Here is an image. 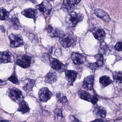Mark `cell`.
I'll return each instance as SVG.
<instances>
[{"instance_id": "cell-1", "label": "cell", "mask_w": 122, "mask_h": 122, "mask_svg": "<svg viewBox=\"0 0 122 122\" xmlns=\"http://www.w3.org/2000/svg\"><path fill=\"white\" fill-rule=\"evenodd\" d=\"M84 18L83 15L76 12H71L66 16L65 22L68 27L73 28L75 27L78 23L83 20Z\"/></svg>"}, {"instance_id": "cell-2", "label": "cell", "mask_w": 122, "mask_h": 122, "mask_svg": "<svg viewBox=\"0 0 122 122\" xmlns=\"http://www.w3.org/2000/svg\"><path fill=\"white\" fill-rule=\"evenodd\" d=\"M61 45L65 48L70 47L75 45L77 42V38L72 32L64 34L59 39Z\"/></svg>"}, {"instance_id": "cell-3", "label": "cell", "mask_w": 122, "mask_h": 122, "mask_svg": "<svg viewBox=\"0 0 122 122\" xmlns=\"http://www.w3.org/2000/svg\"><path fill=\"white\" fill-rule=\"evenodd\" d=\"M37 10L39 11L45 17H47L50 14L52 6L48 1L44 0L41 4L37 5Z\"/></svg>"}, {"instance_id": "cell-4", "label": "cell", "mask_w": 122, "mask_h": 122, "mask_svg": "<svg viewBox=\"0 0 122 122\" xmlns=\"http://www.w3.org/2000/svg\"><path fill=\"white\" fill-rule=\"evenodd\" d=\"M32 58L27 55H20L17 56L16 61L17 65L23 68H27L30 66Z\"/></svg>"}, {"instance_id": "cell-5", "label": "cell", "mask_w": 122, "mask_h": 122, "mask_svg": "<svg viewBox=\"0 0 122 122\" xmlns=\"http://www.w3.org/2000/svg\"><path fill=\"white\" fill-rule=\"evenodd\" d=\"M9 97L15 102L20 103L23 100V96L22 92L15 88H10L8 91Z\"/></svg>"}, {"instance_id": "cell-6", "label": "cell", "mask_w": 122, "mask_h": 122, "mask_svg": "<svg viewBox=\"0 0 122 122\" xmlns=\"http://www.w3.org/2000/svg\"><path fill=\"white\" fill-rule=\"evenodd\" d=\"M81 1V0H64L62 5V9L67 12H72L76 6Z\"/></svg>"}, {"instance_id": "cell-7", "label": "cell", "mask_w": 122, "mask_h": 122, "mask_svg": "<svg viewBox=\"0 0 122 122\" xmlns=\"http://www.w3.org/2000/svg\"><path fill=\"white\" fill-rule=\"evenodd\" d=\"M50 61L51 67L59 72H62L67 68V66L65 65L56 58L51 57Z\"/></svg>"}, {"instance_id": "cell-8", "label": "cell", "mask_w": 122, "mask_h": 122, "mask_svg": "<svg viewBox=\"0 0 122 122\" xmlns=\"http://www.w3.org/2000/svg\"><path fill=\"white\" fill-rule=\"evenodd\" d=\"M11 47L17 48L22 46L23 40L22 36L18 34H12L9 36Z\"/></svg>"}, {"instance_id": "cell-9", "label": "cell", "mask_w": 122, "mask_h": 122, "mask_svg": "<svg viewBox=\"0 0 122 122\" xmlns=\"http://www.w3.org/2000/svg\"><path fill=\"white\" fill-rule=\"evenodd\" d=\"M53 95V93L47 87L42 88L39 92L40 100L42 102H46L50 99Z\"/></svg>"}, {"instance_id": "cell-10", "label": "cell", "mask_w": 122, "mask_h": 122, "mask_svg": "<svg viewBox=\"0 0 122 122\" xmlns=\"http://www.w3.org/2000/svg\"><path fill=\"white\" fill-rule=\"evenodd\" d=\"M92 32L96 39L101 42L104 41L105 39L106 33L103 29L98 27H96L93 29Z\"/></svg>"}, {"instance_id": "cell-11", "label": "cell", "mask_w": 122, "mask_h": 122, "mask_svg": "<svg viewBox=\"0 0 122 122\" xmlns=\"http://www.w3.org/2000/svg\"><path fill=\"white\" fill-rule=\"evenodd\" d=\"M71 58L73 63L77 65H82L86 61V57L85 56L75 52L72 53Z\"/></svg>"}, {"instance_id": "cell-12", "label": "cell", "mask_w": 122, "mask_h": 122, "mask_svg": "<svg viewBox=\"0 0 122 122\" xmlns=\"http://www.w3.org/2000/svg\"><path fill=\"white\" fill-rule=\"evenodd\" d=\"M94 76L90 75L84 78L83 83V87L86 90H92L93 89Z\"/></svg>"}, {"instance_id": "cell-13", "label": "cell", "mask_w": 122, "mask_h": 122, "mask_svg": "<svg viewBox=\"0 0 122 122\" xmlns=\"http://www.w3.org/2000/svg\"><path fill=\"white\" fill-rule=\"evenodd\" d=\"M13 57L11 53L9 51L0 52V63L12 62Z\"/></svg>"}, {"instance_id": "cell-14", "label": "cell", "mask_w": 122, "mask_h": 122, "mask_svg": "<svg viewBox=\"0 0 122 122\" xmlns=\"http://www.w3.org/2000/svg\"><path fill=\"white\" fill-rule=\"evenodd\" d=\"M48 33L52 37L60 38L64 35V32L60 28H54L50 25L47 28Z\"/></svg>"}, {"instance_id": "cell-15", "label": "cell", "mask_w": 122, "mask_h": 122, "mask_svg": "<svg viewBox=\"0 0 122 122\" xmlns=\"http://www.w3.org/2000/svg\"><path fill=\"white\" fill-rule=\"evenodd\" d=\"M65 71L66 80L70 84H72L76 80L77 76V73L75 71L70 70L66 69Z\"/></svg>"}, {"instance_id": "cell-16", "label": "cell", "mask_w": 122, "mask_h": 122, "mask_svg": "<svg viewBox=\"0 0 122 122\" xmlns=\"http://www.w3.org/2000/svg\"><path fill=\"white\" fill-rule=\"evenodd\" d=\"M94 13L98 17L101 18L106 22H109L111 18L109 15L105 11L100 9H96L94 10Z\"/></svg>"}, {"instance_id": "cell-17", "label": "cell", "mask_w": 122, "mask_h": 122, "mask_svg": "<svg viewBox=\"0 0 122 122\" xmlns=\"http://www.w3.org/2000/svg\"><path fill=\"white\" fill-rule=\"evenodd\" d=\"M93 112L95 116L97 117H105L107 113L104 108L102 106H96L94 107Z\"/></svg>"}, {"instance_id": "cell-18", "label": "cell", "mask_w": 122, "mask_h": 122, "mask_svg": "<svg viewBox=\"0 0 122 122\" xmlns=\"http://www.w3.org/2000/svg\"><path fill=\"white\" fill-rule=\"evenodd\" d=\"M22 13L26 17L32 18L35 20H36L38 15V11L34 9H25L22 12Z\"/></svg>"}, {"instance_id": "cell-19", "label": "cell", "mask_w": 122, "mask_h": 122, "mask_svg": "<svg viewBox=\"0 0 122 122\" xmlns=\"http://www.w3.org/2000/svg\"><path fill=\"white\" fill-rule=\"evenodd\" d=\"M57 73L51 70L46 76L45 81L47 83L53 84L57 81Z\"/></svg>"}, {"instance_id": "cell-20", "label": "cell", "mask_w": 122, "mask_h": 122, "mask_svg": "<svg viewBox=\"0 0 122 122\" xmlns=\"http://www.w3.org/2000/svg\"><path fill=\"white\" fill-rule=\"evenodd\" d=\"M78 95L80 98L84 100L91 102L93 96L91 95L89 93L85 91L80 90L78 92Z\"/></svg>"}, {"instance_id": "cell-21", "label": "cell", "mask_w": 122, "mask_h": 122, "mask_svg": "<svg viewBox=\"0 0 122 122\" xmlns=\"http://www.w3.org/2000/svg\"><path fill=\"white\" fill-rule=\"evenodd\" d=\"M99 82L101 87L102 88H105L111 84L113 82L110 77L108 76H104L100 78Z\"/></svg>"}, {"instance_id": "cell-22", "label": "cell", "mask_w": 122, "mask_h": 122, "mask_svg": "<svg viewBox=\"0 0 122 122\" xmlns=\"http://www.w3.org/2000/svg\"><path fill=\"white\" fill-rule=\"evenodd\" d=\"M20 105L18 108V111L23 114L28 113L30 111V108L27 103L24 100H23L20 103Z\"/></svg>"}, {"instance_id": "cell-23", "label": "cell", "mask_w": 122, "mask_h": 122, "mask_svg": "<svg viewBox=\"0 0 122 122\" xmlns=\"http://www.w3.org/2000/svg\"><path fill=\"white\" fill-rule=\"evenodd\" d=\"M25 85L23 88L25 91H31L35 83V81L32 79H28L24 81Z\"/></svg>"}, {"instance_id": "cell-24", "label": "cell", "mask_w": 122, "mask_h": 122, "mask_svg": "<svg viewBox=\"0 0 122 122\" xmlns=\"http://www.w3.org/2000/svg\"><path fill=\"white\" fill-rule=\"evenodd\" d=\"M10 23L12 28L17 30L20 29L21 25L18 20V17L15 16L13 17L10 19Z\"/></svg>"}, {"instance_id": "cell-25", "label": "cell", "mask_w": 122, "mask_h": 122, "mask_svg": "<svg viewBox=\"0 0 122 122\" xmlns=\"http://www.w3.org/2000/svg\"><path fill=\"white\" fill-rule=\"evenodd\" d=\"M54 117L55 120L57 122L61 121L63 120L62 113L60 108H57L55 110L54 112Z\"/></svg>"}, {"instance_id": "cell-26", "label": "cell", "mask_w": 122, "mask_h": 122, "mask_svg": "<svg viewBox=\"0 0 122 122\" xmlns=\"http://www.w3.org/2000/svg\"><path fill=\"white\" fill-rule=\"evenodd\" d=\"M10 13L5 9L0 8V20H8L10 19Z\"/></svg>"}, {"instance_id": "cell-27", "label": "cell", "mask_w": 122, "mask_h": 122, "mask_svg": "<svg viewBox=\"0 0 122 122\" xmlns=\"http://www.w3.org/2000/svg\"><path fill=\"white\" fill-rule=\"evenodd\" d=\"M113 79L116 82L120 84L122 83V76L121 71L113 72Z\"/></svg>"}, {"instance_id": "cell-28", "label": "cell", "mask_w": 122, "mask_h": 122, "mask_svg": "<svg viewBox=\"0 0 122 122\" xmlns=\"http://www.w3.org/2000/svg\"><path fill=\"white\" fill-rule=\"evenodd\" d=\"M56 96L57 99L60 102L63 103L67 102L68 100L66 96L61 93H58Z\"/></svg>"}, {"instance_id": "cell-29", "label": "cell", "mask_w": 122, "mask_h": 122, "mask_svg": "<svg viewBox=\"0 0 122 122\" xmlns=\"http://www.w3.org/2000/svg\"><path fill=\"white\" fill-rule=\"evenodd\" d=\"M95 58L97 61L96 62L101 67L103 64V58L102 55L101 53L97 54L95 56Z\"/></svg>"}, {"instance_id": "cell-30", "label": "cell", "mask_w": 122, "mask_h": 122, "mask_svg": "<svg viewBox=\"0 0 122 122\" xmlns=\"http://www.w3.org/2000/svg\"><path fill=\"white\" fill-rule=\"evenodd\" d=\"M100 46V52L101 54H105L107 51L108 46L103 42H102Z\"/></svg>"}, {"instance_id": "cell-31", "label": "cell", "mask_w": 122, "mask_h": 122, "mask_svg": "<svg viewBox=\"0 0 122 122\" xmlns=\"http://www.w3.org/2000/svg\"><path fill=\"white\" fill-rule=\"evenodd\" d=\"M87 66L89 68L93 70H96L101 68L97 62L89 63L87 65Z\"/></svg>"}, {"instance_id": "cell-32", "label": "cell", "mask_w": 122, "mask_h": 122, "mask_svg": "<svg viewBox=\"0 0 122 122\" xmlns=\"http://www.w3.org/2000/svg\"><path fill=\"white\" fill-rule=\"evenodd\" d=\"M8 80L14 84H17L18 82V79L15 75H12L9 78Z\"/></svg>"}, {"instance_id": "cell-33", "label": "cell", "mask_w": 122, "mask_h": 122, "mask_svg": "<svg viewBox=\"0 0 122 122\" xmlns=\"http://www.w3.org/2000/svg\"><path fill=\"white\" fill-rule=\"evenodd\" d=\"M115 48L118 51H122V42H119L115 45Z\"/></svg>"}, {"instance_id": "cell-34", "label": "cell", "mask_w": 122, "mask_h": 122, "mask_svg": "<svg viewBox=\"0 0 122 122\" xmlns=\"http://www.w3.org/2000/svg\"><path fill=\"white\" fill-rule=\"evenodd\" d=\"M98 100V98L97 97L93 96V97L92 99V100H91V102L93 105H95V104L97 103Z\"/></svg>"}, {"instance_id": "cell-35", "label": "cell", "mask_w": 122, "mask_h": 122, "mask_svg": "<svg viewBox=\"0 0 122 122\" xmlns=\"http://www.w3.org/2000/svg\"><path fill=\"white\" fill-rule=\"evenodd\" d=\"M69 117H70V120L72 121H73V122H74V121H75V122L79 121L77 119H76V118L74 116L71 115H70V116H69Z\"/></svg>"}, {"instance_id": "cell-36", "label": "cell", "mask_w": 122, "mask_h": 122, "mask_svg": "<svg viewBox=\"0 0 122 122\" xmlns=\"http://www.w3.org/2000/svg\"><path fill=\"white\" fill-rule=\"evenodd\" d=\"M6 84V83L4 81H2V80H0V86L5 85Z\"/></svg>"}, {"instance_id": "cell-37", "label": "cell", "mask_w": 122, "mask_h": 122, "mask_svg": "<svg viewBox=\"0 0 122 122\" xmlns=\"http://www.w3.org/2000/svg\"><path fill=\"white\" fill-rule=\"evenodd\" d=\"M0 28H1V30L3 32L5 33V29L4 26L2 25V26H0Z\"/></svg>"}, {"instance_id": "cell-38", "label": "cell", "mask_w": 122, "mask_h": 122, "mask_svg": "<svg viewBox=\"0 0 122 122\" xmlns=\"http://www.w3.org/2000/svg\"><path fill=\"white\" fill-rule=\"evenodd\" d=\"M50 0V1H53V0Z\"/></svg>"}]
</instances>
